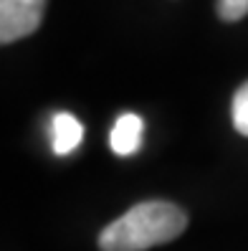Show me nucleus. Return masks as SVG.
I'll return each mask as SVG.
<instances>
[{
    "mask_svg": "<svg viewBox=\"0 0 248 251\" xmlns=\"http://www.w3.org/2000/svg\"><path fill=\"white\" fill-rule=\"evenodd\" d=\"M187 228V213L170 201H144L99 233L101 251H147L175 241Z\"/></svg>",
    "mask_w": 248,
    "mask_h": 251,
    "instance_id": "obj_1",
    "label": "nucleus"
},
{
    "mask_svg": "<svg viewBox=\"0 0 248 251\" xmlns=\"http://www.w3.org/2000/svg\"><path fill=\"white\" fill-rule=\"evenodd\" d=\"M48 0H0V43H16L38 31Z\"/></svg>",
    "mask_w": 248,
    "mask_h": 251,
    "instance_id": "obj_2",
    "label": "nucleus"
},
{
    "mask_svg": "<svg viewBox=\"0 0 248 251\" xmlns=\"http://www.w3.org/2000/svg\"><path fill=\"white\" fill-rule=\"evenodd\" d=\"M142 135H144V122H142L139 114H132V112L119 114L114 127H112V132H109L112 152L119 155V157H129V155L139 152Z\"/></svg>",
    "mask_w": 248,
    "mask_h": 251,
    "instance_id": "obj_3",
    "label": "nucleus"
},
{
    "mask_svg": "<svg viewBox=\"0 0 248 251\" xmlns=\"http://www.w3.org/2000/svg\"><path fill=\"white\" fill-rule=\"evenodd\" d=\"M51 135H53V152L56 155H71L84 140V125L68 112H58L51 120Z\"/></svg>",
    "mask_w": 248,
    "mask_h": 251,
    "instance_id": "obj_4",
    "label": "nucleus"
},
{
    "mask_svg": "<svg viewBox=\"0 0 248 251\" xmlns=\"http://www.w3.org/2000/svg\"><path fill=\"white\" fill-rule=\"evenodd\" d=\"M230 117H233V127H236L241 135L248 137V81L241 86L236 94H233Z\"/></svg>",
    "mask_w": 248,
    "mask_h": 251,
    "instance_id": "obj_5",
    "label": "nucleus"
},
{
    "mask_svg": "<svg viewBox=\"0 0 248 251\" xmlns=\"http://www.w3.org/2000/svg\"><path fill=\"white\" fill-rule=\"evenodd\" d=\"M215 13L225 23H236L248 16V0H215Z\"/></svg>",
    "mask_w": 248,
    "mask_h": 251,
    "instance_id": "obj_6",
    "label": "nucleus"
}]
</instances>
